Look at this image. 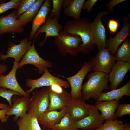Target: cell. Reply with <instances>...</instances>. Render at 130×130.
<instances>
[{
    "instance_id": "6da1fadb",
    "label": "cell",
    "mask_w": 130,
    "mask_h": 130,
    "mask_svg": "<svg viewBox=\"0 0 130 130\" xmlns=\"http://www.w3.org/2000/svg\"><path fill=\"white\" fill-rule=\"evenodd\" d=\"M91 22L88 18L84 17L77 20H70L63 27V30L66 32L80 38L82 41V52L84 54L89 53L96 45L91 31Z\"/></svg>"
},
{
    "instance_id": "7a4b0ae2",
    "label": "cell",
    "mask_w": 130,
    "mask_h": 130,
    "mask_svg": "<svg viewBox=\"0 0 130 130\" xmlns=\"http://www.w3.org/2000/svg\"><path fill=\"white\" fill-rule=\"evenodd\" d=\"M88 80L82 88V98L85 101L91 98L97 100L100 97L103 91L108 89V75L102 72H94L87 76Z\"/></svg>"
},
{
    "instance_id": "3957f363",
    "label": "cell",
    "mask_w": 130,
    "mask_h": 130,
    "mask_svg": "<svg viewBox=\"0 0 130 130\" xmlns=\"http://www.w3.org/2000/svg\"><path fill=\"white\" fill-rule=\"evenodd\" d=\"M58 37H55V44L61 54H69L75 56L82 52V41L79 36L67 33L63 30L59 32Z\"/></svg>"
},
{
    "instance_id": "277c9868",
    "label": "cell",
    "mask_w": 130,
    "mask_h": 130,
    "mask_svg": "<svg viewBox=\"0 0 130 130\" xmlns=\"http://www.w3.org/2000/svg\"><path fill=\"white\" fill-rule=\"evenodd\" d=\"M49 86L44 87L41 90H36L33 92L27 113L38 119L47 111L49 104Z\"/></svg>"
},
{
    "instance_id": "5b68a950",
    "label": "cell",
    "mask_w": 130,
    "mask_h": 130,
    "mask_svg": "<svg viewBox=\"0 0 130 130\" xmlns=\"http://www.w3.org/2000/svg\"><path fill=\"white\" fill-rule=\"evenodd\" d=\"M54 84H58L65 88L71 87L68 81L53 76L50 73L48 68H47L45 70L42 76L39 78L35 79L29 78L26 79V86L30 89L26 92L30 95L36 88L43 87H49Z\"/></svg>"
},
{
    "instance_id": "8992f818",
    "label": "cell",
    "mask_w": 130,
    "mask_h": 130,
    "mask_svg": "<svg viewBox=\"0 0 130 130\" xmlns=\"http://www.w3.org/2000/svg\"><path fill=\"white\" fill-rule=\"evenodd\" d=\"M116 60L115 56L112 55L108 48L99 51L90 62L92 69L94 72H99L108 74Z\"/></svg>"
},
{
    "instance_id": "52a82bcc",
    "label": "cell",
    "mask_w": 130,
    "mask_h": 130,
    "mask_svg": "<svg viewBox=\"0 0 130 130\" xmlns=\"http://www.w3.org/2000/svg\"><path fill=\"white\" fill-rule=\"evenodd\" d=\"M27 64L34 65L37 69L39 74L44 73L46 68L53 66L51 62L44 59L38 54L35 47L34 40L32 45L18 63V69Z\"/></svg>"
},
{
    "instance_id": "ba28073f",
    "label": "cell",
    "mask_w": 130,
    "mask_h": 130,
    "mask_svg": "<svg viewBox=\"0 0 130 130\" xmlns=\"http://www.w3.org/2000/svg\"><path fill=\"white\" fill-rule=\"evenodd\" d=\"M109 12L108 11L99 12L91 24L90 29L93 39L99 50L108 48L106 43L105 29L101 18L103 16L107 15Z\"/></svg>"
},
{
    "instance_id": "9c48e42d",
    "label": "cell",
    "mask_w": 130,
    "mask_h": 130,
    "mask_svg": "<svg viewBox=\"0 0 130 130\" xmlns=\"http://www.w3.org/2000/svg\"><path fill=\"white\" fill-rule=\"evenodd\" d=\"M92 69L90 62L84 63L79 71L75 75L68 77H65L68 81L71 88V94L73 99L82 98V84L87 73Z\"/></svg>"
},
{
    "instance_id": "30bf717a",
    "label": "cell",
    "mask_w": 130,
    "mask_h": 130,
    "mask_svg": "<svg viewBox=\"0 0 130 130\" xmlns=\"http://www.w3.org/2000/svg\"><path fill=\"white\" fill-rule=\"evenodd\" d=\"M20 42L17 44L9 41L6 54L0 56V60L5 61L8 58H12L14 59V61L19 63L31 46L32 40H29L28 38L25 37Z\"/></svg>"
},
{
    "instance_id": "8fae6325",
    "label": "cell",
    "mask_w": 130,
    "mask_h": 130,
    "mask_svg": "<svg viewBox=\"0 0 130 130\" xmlns=\"http://www.w3.org/2000/svg\"><path fill=\"white\" fill-rule=\"evenodd\" d=\"M103 117L95 105H91L88 116L82 119L76 121L78 129L82 130H95L104 123Z\"/></svg>"
},
{
    "instance_id": "7c38bea8",
    "label": "cell",
    "mask_w": 130,
    "mask_h": 130,
    "mask_svg": "<svg viewBox=\"0 0 130 130\" xmlns=\"http://www.w3.org/2000/svg\"><path fill=\"white\" fill-rule=\"evenodd\" d=\"M130 70V63L119 61L115 63L108 74L110 83L109 88L110 91L116 89Z\"/></svg>"
},
{
    "instance_id": "4fadbf2b",
    "label": "cell",
    "mask_w": 130,
    "mask_h": 130,
    "mask_svg": "<svg viewBox=\"0 0 130 130\" xmlns=\"http://www.w3.org/2000/svg\"><path fill=\"white\" fill-rule=\"evenodd\" d=\"M123 24L122 29L113 37L106 40V43L111 54L114 56L121 44L128 37L130 33V21L129 17L125 16L123 19Z\"/></svg>"
},
{
    "instance_id": "5bb4252c",
    "label": "cell",
    "mask_w": 130,
    "mask_h": 130,
    "mask_svg": "<svg viewBox=\"0 0 130 130\" xmlns=\"http://www.w3.org/2000/svg\"><path fill=\"white\" fill-rule=\"evenodd\" d=\"M18 63L14 61L11 70L6 75L0 73V87L8 89L17 92L22 96L30 97V95L24 91L17 81L16 74Z\"/></svg>"
},
{
    "instance_id": "9a60e30c",
    "label": "cell",
    "mask_w": 130,
    "mask_h": 130,
    "mask_svg": "<svg viewBox=\"0 0 130 130\" xmlns=\"http://www.w3.org/2000/svg\"><path fill=\"white\" fill-rule=\"evenodd\" d=\"M23 27L16 17V9L0 17V35L5 33H21L24 31Z\"/></svg>"
},
{
    "instance_id": "2e32d148",
    "label": "cell",
    "mask_w": 130,
    "mask_h": 130,
    "mask_svg": "<svg viewBox=\"0 0 130 130\" xmlns=\"http://www.w3.org/2000/svg\"><path fill=\"white\" fill-rule=\"evenodd\" d=\"M91 105L83 98L72 99L66 107V113L76 121L80 120L88 116Z\"/></svg>"
},
{
    "instance_id": "e0dca14e",
    "label": "cell",
    "mask_w": 130,
    "mask_h": 130,
    "mask_svg": "<svg viewBox=\"0 0 130 130\" xmlns=\"http://www.w3.org/2000/svg\"><path fill=\"white\" fill-rule=\"evenodd\" d=\"M58 19L55 17L52 18L47 16L45 23L40 26L36 33L34 40H36L39 34L45 32L46 37L44 40L40 44L43 45L47 38L50 37H58L59 32L63 30L62 26L58 21Z\"/></svg>"
},
{
    "instance_id": "ac0fdd59",
    "label": "cell",
    "mask_w": 130,
    "mask_h": 130,
    "mask_svg": "<svg viewBox=\"0 0 130 130\" xmlns=\"http://www.w3.org/2000/svg\"><path fill=\"white\" fill-rule=\"evenodd\" d=\"M11 100L13 104L6 115L9 116L14 115L13 120L16 121L18 120L19 117H21L27 113L28 110L31 98L28 96H22L19 97L14 95L12 97Z\"/></svg>"
},
{
    "instance_id": "d6986e66",
    "label": "cell",
    "mask_w": 130,
    "mask_h": 130,
    "mask_svg": "<svg viewBox=\"0 0 130 130\" xmlns=\"http://www.w3.org/2000/svg\"><path fill=\"white\" fill-rule=\"evenodd\" d=\"M66 113V107L60 111H48L43 114L37 119L43 130H50L55 125L60 122Z\"/></svg>"
},
{
    "instance_id": "ffe728a7",
    "label": "cell",
    "mask_w": 130,
    "mask_h": 130,
    "mask_svg": "<svg viewBox=\"0 0 130 130\" xmlns=\"http://www.w3.org/2000/svg\"><path fill=\"white\" fill-rule=\"evenodd\" d=\"M52 0H44L43 3L34 18L32 22L31 30L28 37L30 40L34 39L36 33L42 24L46 22L50 13Z\"/></svg>"
},
{
    "instance_id": "44dd1931",
    "label": "cell",
    "mask_w": 130,
    "mask_h": 130,
    "mask_svg": "<svg viewBox=\"0 0 130 130\" xmlns=\"http://www.w3.org/2000/svg\"><path fill=\"white\" fill-rule=\"evenodd\" d=\"M49 104L47 111L61 110L66 107L72 99L71 93L64 89L57 93L50 91L49 89Z\"/></svg>"
},
{
    "instance_id": "7402d4cb",
    "label": "cell",
    "mask_w": 130,
    "mask_h": 130,
    "mask_svg": "<svg viewBox=\"0 0 130 130\" xmlns=\"http://www.w3.org/2000/svg\"><path fill=\"white\" fill-rule=\"evenodd\" d=\"M119 104V100L96 101L95 105L101 111V115L104 120H115L117 118L115 115V111Z\"/></svg>"
},
{
    "instance_id": "603a6c76",
    "label": "cell",
    "mask_w": 130,
    "mask_h": 130,
    "mask_svg": "<svg viewBox=\"0 0 130 130\" xmlns=\"http://www.w3.org/2000/svg\"><path fill=\"white\" fill-rule=\"evenodd\" d=\"M125 95L130 97V80L124 85L120 88L111 90L107 92H103L96 101L119 100Z\"/></svg>"
},
{
    "instance_id": "cb8c5ba5",
    "label": "cell",
    "mask_w": 130,
    "mask_h": 130,
    "mask_svg": "<svg viewBox=\"0 0 130 130\" xmlns=\"http://www.w3.org/2000/svg\"><path fill=\"white\" fill-rule=\"evenodd\" d=\"M18 130H42L37 119L26 113L20 117L17 121Z\"/></svg>"
},
{
    "instance_id": "d4e9b609",
    "label": "cell",
    "mask_w": 130,
    "mask_h": 130,
    "mask_svg": "<svg viewBox=\"0 0 130 130\" xmlns=\"http://www.w3.org/2000/svg\"><path fill=\"white\" fill-rule=\"evenodd\" d=\"M44 1V0H36L28 10L17 18L23 26L28 23L32 22Z\"/></svg>"
},
{
    "instance_id": "484cf974",
    "label": "cell",
    "mask_w": 130,
    "mask_h": 130,
    "mask_svg": "<svg viewBox=\"0 0 130 130\" xmlns=\"http://www.w3.org/2000/svg\"><path fill=\"white\" fill-rule=\"evenodd\" d=\"M85 2V0H71L68 6L64 9V13L68 16L73 17L75 20L79 19Z\"/></svg>"
},
{
    "instance_id": "4316f807",
    "label": "cell",
    "mask_w": 130,
    "mask_h": 130,
    "mask_svg": "<svg viewBox=\"0 0 130 130\" xmlns=\"http://www.w3.org/2000/svg\"><path fill=\"white\" fill-rule=\"evenodd\" d=\"M117 61L130 63V39L128 37L117 50L114 55Z\"/></svg>"
},
{
    "instance_id": "83f0119b",
    "label": "cell",
    "mask_w": 130,
    "mask_h": 130,
    "mask_svg": "<svg viewBox=\"0 0 130 130\" xmlns=\"http://www.w3.org/2000/svg\"><path fill=\"white\" fill-rule=\"evenodd\" d=\"M76 122L68 113H66L60 122L50 130H78Z\"/></svg>"
},
{
    "instance_id": "f1b7e54d",
    "label": "cell",
    "mask_w": 130,
    "mask_h": 130,
    "mask_svg": "<svg viewBox=\"0 0 130 130\" xmlns=\"http://www.w3.org/2000/svg\"><path fill=\"white\" fill-rule=\"evenodd\" d=\"M125 126V124L121 120L117 119L106 120L101 126L95 130H122Z\"/></svg>"
},
{
    "instance_id": "f546056e",
    "label": "cell",
    "mask_w": 130,
    "mask_h": 130,
    "mask_svg": "<svg viewBox=\"0 0 130 130\" xmlns=\"http://www.w3.org/2000/svg\"><path fill=\"white\" fill-rule=\"evenodd\" d=\"M63 0H52V8L49 15L52 18L55 17L58 19L60 18L62 8L64 2Z\"/></svg>"
},
{
    "instance_id": "4dcf8cb0",
    "label": "cell",
    "mask_w": 130,
    "mask_h": 130,
    "mask_svg": "<svg viewBox=\"0 0 130 130\" xmlns=\"http://www.w3.org/2000/svg\"><path fill=\"white\" fill-rule=\"evenodd\" d=\"M36 0H21L18 9L16 10V16L18 18L28 10Z\"/></svg>"
},
{
    "instance_id": "1f68e13d",
    "label": "cell",
    "mask_w": 130,
    "mask_h": 130,
    "mask_svg": "<svg viewBox=\"0 0 130 130\" xmlns=\"http://www.w3.org/2000/svg\"><path fill=\"white\" fill-rule=\"evenodd\" d=\"M14 95L21 96L22 95L19 93L15 91L6 88L0 87V97L5 99L8 101L9 106L11 107L12 103L11 100L12 97Z\"/></svg>"
},
{
    "instance_id": "d6a6232c",
    "label": "cell",
    "mask_w": 130,
    "mask_h": 130,
    "mask_svg": "<svg viewBox=\"0 0 130 130\" xmlns=\"http://www.w3.org/2000/svg\"><path fill=\"white\" fill-rule=\"evenodd\" d=\"M21 0H12L0 4V15L4 13L11 9H17Z\"/></svg>"
},
{
    "instance_id": "836d02e7",
    "label": "cell",
    "mask_w": 130,
    "mask_h": 130,
    "mask_svg": "<svg viewBox=\"0 0 130 130\" xmlns=\"http://www.w3.org/2000/svg\"><path fill=\"white\" fill-rule=\"evenodd\" d=\"M115 115L117 118H120L126 115H130V104H119Z\"/></svg>"
},
{
    "instance_id": "e575fe53",
    "label": "cell",
    "mask_w": 130,
    "mask_h": 130,
    "mask_svg": "<svg viewBox=\"0 0 130 130\" xmlns=\"http://www.w3.org/2000/svg\"><path fill=\"white\" fill-rule=\"evenodd\" d=\"M107 26L110 34H114L117 32L119 26V24L118 21L116 20L109 19Z\"/></svg>"
},
{
    "instance_id": "d590c367",
    "label": "cell",
    "mask_w": 130,
    "mask_h": 130,
    "mask_svg": "<svg viewBox=\"0 0 130 130\" xmlns=\"http://www.w3.org/2000/svg\"><path fill=\"white\" fill-rule=\"evenodd\" d=\"M98 1V0H88L84 3L82 9L86 10L88 12H91L93 6Z\"/></svg>"
},
{
    "instance_id": "8d00e7d4",
    "label": "cell",
    "mask_w": 130,
    "mask_h": 130,
    "mask_svg": "<svg viewBox=\"0 0 130 130\" xmlns=\"http://www.w3.org/2000/svg\"><path fill=\"white\" fill-rule=\"evenodd\" d=\"M127 0H112L106 5V7L108 10L109 12H112L113 8L117 4Z\"/></svg>"
},
{
    "instance_id": "74e56055",
    "label": "cell",
    "mask_w": 130,
    "mask_h": 130,
    "mask_svg": "<svg viewBox=\"0 0 130 130\" xmlns=\"http://www.w3.org/2000/svg\"><path fill=\"white\" fill-rule=\"evenodd\" d=\"M10 108L9 106L6 108L0 110V120L2 122L5 123L7 121L9 116L6 115V114Z\"/></svg>"
},
{
    "instance_id": "f35d334b",
    "label": "cell",
    "mask_w": 130,
    "mask_h": 130,
    "mask_svg": "<svg viewBox=\"0 0 130 130\" xmlns=\"http://www.w3.org/2000/svg\"><path fill=\"white\" fill-rule=\"evenodd\" d=\"M8 69L7 66L4 64H0V73L3 74L6 72Z\"/></svg>"
},
{
    "instance_id": "ab89813d",
    "label": "cell",
    "mask_w": 130,
    "mask_h": 130,
    "mask_svg": "<svg viewBox=\"0 0 130 130\" xmlns=\"http://www.w3.org/2000/svg\"><path fill=\"white\" fill-rule=\"evenodd\" d=\"M71 0H64L63 7L65 8L68 7L70 4Z\"/></svg>"
},
{
    "instance_id": "60d3db41",
    "label": "cell",
    "mask_w": 130,
    "mask_h": 130,
    "mask_svg": "<svg viewBox=\"0 0 130 130\" xmlns=\"http://www.w3.org/2000/svg\"><path fill=\"white\" fill-rule=\"evenodd\" d=\"M9 106L6 104L0 103V109H3L8 107Z\"/></svg>"
},
{
    "instance_id": "b9f144b4",
    "label": "cell",
    "mask_w": 130,
    "mask_h": 130,
    "mask_svg": "<svg viewBox=\"0 0 130 130\" xmlns=\"http://www.w3.org/2000/svg\"><path fill=\"white\" fill-rule=\"evenodd\" d=\"M125 128L122 130H130V124L126 123Z\"/></svg>"
},
{
    "instance_id": "7bdbcfd3",
    "label": "cell",
    "mask_w": 130,
    "mask_h": 130,
    "mask_svg": "<svg viewBox=\"0 0 130 130\" xmlns=\"http://www.w3.org/2000/svg\"><path fill=\"white\" fill-rule=\"evenodd\" d=\"M6 1H5L4 0H0V4L5 2Z\"/></svg>"
},
{
    "instance_id": "ee69618b",
    "label": "cell",
    "mask_w": 130,
    "mask_h": 130,
    "mask_svg": "<svg viewBox=\"0 0 130 130\" xmlns=\"http://www.w3.org/2000/svg\"><path fill=\"white\" fill-rule=\"evenodd\" d=\"M2 52H1V51H0V56H1L2 54Z\"/></svg>"
},
{
    "instance_id": "f6af8a7d",
    "label": "cell",
    "mask_w": 130,
    "mask_h": 130,
    "mask_svg": "<svg viewBox=\"0 0 130 130\" xmlns=\"http://www.w3.org/2000/svg\"><path fill=\"white\" fill-rule=\"evenodd\" d=\"M0 39H1V38H0Z\"/></svg>"
}]
</instances>
